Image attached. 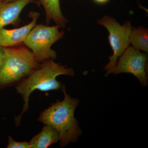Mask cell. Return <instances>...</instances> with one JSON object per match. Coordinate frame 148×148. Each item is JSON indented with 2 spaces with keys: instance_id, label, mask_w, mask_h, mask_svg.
Segmentation results:
<instances>
[{
  "instance_id": "cell-1",
  "label": "cell",
  "mask_w": 148,
  "mask_h": 148,
  "mask_svg": "<svg viewBox=\"0 0 148 148\" xmlns=\"http://www.w3.org/2000/svg\"><path fill=\"white\" fill-rule=\"evenodd\" d=\"M74 74L72 68L57 64L53 60H49L40 63L38 69L15 84L16 92L21 95L24 102L21 114L14 118L16 126L19 125L22 116L29 110V98L33 91L36 90L41 91L59 90L63 85L57 80L56 77L61 75L73 77Z\"/></svg>"
},
{
  "instance_id": "cell-2",
  "label": "cell",
  "mask_w": 148,
  "mask_h": 148,
  "mask_svg": "<svg viewBox=\"0 0 148 148\" xmlns=\"http://www.w3.org/2000/svg\"><path fill=\"white\" fill-rule=\"evenodd\" d=\"M64 98L42 112L38 121L48 125L56 130L59 135L60 145L65 147L69 143L76 142L82 135L77 120L75 117V111L79 101L67 94L65 86L61 88Z\"/></svg>"
},
{
  "instance_id": "cell-3",
  "label": "cell",
  "mask_w": 148,
  "mask_h": 148,
  "mask_svg": "<svg viewBox=\"0 0 148 148\" xmlns=\"http://www.w3.org/2000/svg\"><path fill=\"white\" fill-rule=\"evenodd\" d=\"M40 65L32 51L24 44L4 47L0 66V90L16 84Z\"/></svg>"
},
{
  "instance_id": "cell-4",
  "label": "cell",
  "mask_w": 148,
  "mask_h": 148,
  "mask_svg": "<svg viewBox=\"0 0 148 148\" xmlns=\"http://www.w3.org/2000/svg\"><path fill=\"white\" fill-rule=\"evenodd\" d=\"M61 28L56 25L36 24L27 36L23 44L32 51L39 63L57 58V53L51 47L64 36V32L60 31Z\"/></svg>"
},
{
  "instance_id": "cell-5",
  "label": "cell",
  "mask_w": 148,
  "mask_h": 148,
  "mask_svg": "<svg viewBox=\"0 0 148 148\" xmlns=\"http://www.w3.org/2000/svg\"><path fill=\"white\" fill-rule=\"evenodd\" d=\"M98 24L106 27L109 32V41L113 53L109 56V62L104 68L106 75L112 73L120 56L129 46L130 36L132 27L126 21L120 24L114 17L106 15L98 21Z\"/></svg>"
},
{
  "instance_id": "cell-6",
  "label": "cell",
  "mask_w": 148,
  "mask_h": 148,
  "mask_svg": "<svg viewBox=\"0 0 148 148\" xmlns=\"http://www.w3.org/2000/svg\"><path fill=\"white\" fill-rule=\"evenodd\" d=\"M147 60V53H143L132 46H129L119 58L112 73L132 74L138 79L141 84L145 86L148 84Z\"/></svg>"
},
{
  "instance_id": "cell-7",
  "label": "cell",
  "mask_w": 148,
  "mask_h": 148,
  "mask_svg": "<svg viewBox=\"0 0 148 148\" xmlns=\"http://www.w3.org/2000/svg\"><path fill=\"white\" fill-rule=\"evenodd\" d=\"M40 14L34 11H30L29 16L32 18L29 24L20 28L0 29V46L3 47H11L23 44L31 30L36 24Z\"/></svg>"
},
{
  "instance_id": "cell-8",
  "label": "cell",
  "mask_w": 148,
  "mask_h": 148,
  "mask_svg": "<svg viewBox=\"0 0 148 148\" xmlns=\"http://www.w3.org/2000/svg\"><path fill=\"white\" fill-rule=\"evenodd\" d=\"M34 0H17L0 5V29L9 25H16L20 21L21 12Z\"/></svg>"
},
{
  "instance_id": "cell-9",
  "label": "cell",
  "mask_w": 148,
  "mask_h": 148,
  "mask_svg": "<svg viewBox=\"0 0 148 148\" xmlns=\"http://www.w3.org/2000/svg\"><path fill=\"white\" fill-rule=\"evenodd\" d=\"M39 1L45 11L47 25L53 21L61 28L66 26L68 19L61 11L60 0H39Z\"/></svg>"
},
{
  "instance_id": "cell-10",
  "label": "cell",
  "mask_w": 148,
  "mask_h": 148,
  "mask_svg": "<svg viewBox=\"0 0 148 148\" xmlns=\"http://www.w3.org/2000/svg\"><path fill=\"white\" fill-rule=\"evenodd\" d=\"M59 140V135L56 130L45 125L40 132L34 136L29 143L30 148H47Z\"/></svg>"
},
{
  "instance_id": "cell-11",
  "label": "cell",
  "mask_w": 148,
  "mask_h": 148,
  "mask_svg": "<svg viewBox=\"0 0 148 148\" xmlns=\"http://www.w3.org/2000/svg\"><path fill=\"white\" fill-rule=\"evenodd\" d=\"M130 43L136 49L148 53V29L144 27L132 28L130 36Z\"/></svg>"
},
{
  "instance_id": "cell-12",
  "label": "cell",
  "mask_w": 148,
  "mask_h": 148,
  "mask_svg": "<svg viewBox=\"0 0 148 148\" xmlns=\"http://www.w3.org/2000/svg\"><path fill=\"white\" fill-rule=\"evenodd\" d=\"M8 148H30L29 143L27 142H16L11 136H8Z\"/></svg>"
},
{
  "instance_id": "cell-13",
  "label": "cell",
  "mask_w": 148,
  "mask_h": 148,
  "mask_svg": "<svg viewBox=\"0 0 148 148\" xmlns=\"http://www.w3.org/2000/svg\"><path fill=\"white\" fill-rule=\"evenodd\" d=\"M96 4L99 5H104L109 2L110 0H92Z\"/></svg>"
},
{
  "instance_id": "cell-14",
  "label": "cell",
  "mask_w": 148,
  "mask_h": 148,
  "mask_svg": "<svg viewBox=\"0 0 148 148\" xmlns=\"http://www.w3.org/2000/svg\"><path fill=\"white\" fill-rule=\"evenodd\" d=\"M4 53V47L0 46V66L2 60L3 55Z\"/></svg>"
},
{
  "instance_id": "cell-15",
  "label": "cell",
  "mask_w": 148,
  "mask_h": 148,
  "mask_svg": "<svg viewBox=\"0 0 148 148\" xmlns=\"http://www.w3.org/2000/svg\"><path fill=\"white\" fill-rule=\"evenodd\" d=\"M3 3H8L15 1L17 0H2Z\"/></svg>"
},
{
  "instance_id": "cell-16",
  "label": "cell",
  "mask_w": 148,
  "mask_h": 148,
  "mask_svg": "<svg viewBox=\"0 0 148 148\" xmlns=\"http://www.w3.org/2000/svg\"><path fill=\"white\" fill-rule=\"evenodd\" d=\"M3 3V1L2 0H0V5Z\"/></svg>"
},
{
  "instance_id": "cell-17",
  "label": "cell",
  "mask_w": 148,
  "mask_h": 148,
  "mask_svg": "<svg viewBox=\"0 0 148 148\" xmlns=\"http://www.w3.org/2000/svg\"><path fill=\"white\" fill-rule=\"evenodd\" d=\"M77 1H82V0H77Z\"/></svg>"
}]
</instances>
